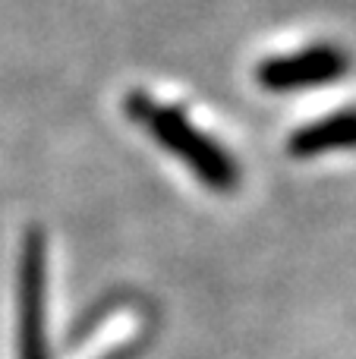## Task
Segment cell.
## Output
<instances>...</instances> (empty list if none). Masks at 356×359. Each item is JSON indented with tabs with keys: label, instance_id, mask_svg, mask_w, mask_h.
Wrapping results in <instances>:
<instances>
[{
	"label": "cell",
	"instance_id": "cell-1",
	"mask_svg": "<svg viewBox=\"0 0 356 359\" xmlns=\"http://www.w3.org/2000/svg\"><path fill=\"white\" fill-rule=\"evenodd\" d=\"M123 111L142 133H149L167 155H174L183 168L212 192H233L240 186V164L221 142L202 133L180 107L164 104L145 92H132L123 98Z\"/></svg>",
	"mask_w": 356,
	"mask_h": 359
},
{
	"label": "cell",
	"instance_id": "cell-2",
	"mask_svg": "<svg viewBox=\"0 0 356 359\" xmlns=\"http://www.w3.org/2000/svg\"><path fill=\"white\" fill-rule=\"evenodd\" d=\"M48 243L38 227L22 236L16 268V359H50L48 350Z\"/></svg>",
	"mask_w": 356,
	"mask_h": 359
},
{
	"label": "cell",
	"instance_id": "cell-3",
	"mask_svg": "<svg viewBox=\"0 0 356 359\" xmlns=\"http://www.w3.org/2000/svg\"><path fill=\"white\" fill-rule=\"evenodd\" d=\"M350 69V57L338 44H313L296 54L268 57L259 63L256 79L265 92H300V88H315L338 82Z\"/></svg>",
	"mask_w": 356,
	"mask_h": 359
},
{
	"label": "cell",
	"instance_id": "cell-4",
	"mask_svg": "<svg viewBox=\"0 0 356 359\" xmlns=\"http://www.w3.org/2000/svg\"><path fill=\"white\" fill-rule=\"evenodd\" d=\"M344 149H356V107L313 120V123L300 126L287 139L290 158H303V161L331 155V151H344Z\"/></svg>",
	"mask_w": 356,
	"mask_h": 359
}]
</instances>
